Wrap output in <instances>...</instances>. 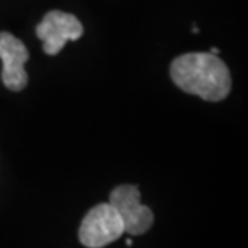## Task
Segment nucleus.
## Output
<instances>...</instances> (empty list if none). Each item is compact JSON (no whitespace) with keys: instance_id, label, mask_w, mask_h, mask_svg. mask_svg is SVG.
<instances>
[{"instance_id":"f257e3e1","label":"nucleus","mask_w":248,"mask_h":248,"mask_svg":"<svg viewBox=\"0 0 248 248\" xmlns=\"http://www.w3.org/2000/svg\"><path fill=\"white\" fill-rule=\"evenodd\" d=\"M171 79L179 89L208 102H219L229 95L232 81L226 63L205 52L186 53L171 64Z\"/></svg>"},{"instance_id":"423d86ee","label":"nucleus","mask_w":248,"mask_h":248,"mask_svg":"<svg viewBox=\"0 0 248 248\" xmlns=\"http://www.w3.org/2000/svg\"><path fill=\"white\" fill-rule=\"evenodd\" d=\"M126 245H127V247H132V239H127V240H126Z\"/></svg>"},{"instance_id":"f03ea898","label":"nucleus","mask_w":248,"mask_h":248,"mask_svg":"<svg viewBox=\"0 0 248 248\" xmlns=\"http://www.w3.org/2000/svg\"><path fill=\"white\" fill-rule=\"evenodd\" d=\"M124 234L121 217L110 203L95 205L84 216L79 227V242L87 248H103Z\"/></svg>"},{"instance_id":"39448f33","label":"nucleus","mask_w":248,"mask_h":248,"mask_svg":"<svg viewBox=\"0 0 248 248\" xmlns=\"http://www.w3.org/2000/svg\"><path fill=\"white\" fill-rule=\"evenodd\" d=\"M29 58L26 46L10 32H0V60H2V81L10 91H23L28 84L24 69Z\"/></svg>"},{"instance_id":"20e7f679","label":"nucleus","mask_w":248,"mask_h":248,"mask_svg":"<svg viewBox=\"0 0 248 248\" xmlns=\"http://www.w3.org/2000/svg\"><path fill=\"white\" fill-rule=\"evenodd\" d=\"M84 29L81 21L71 13L52 10L37 24L36 34L44 44L47 55H57L69 41H78Z\"/></svg>"},{"instance_id":"7ed1b4c3","label":"nucleus","mask_w":248,"mask_h":248,"mask_svg":"<svg viewBox=\"0 0 248 248\" xmlns=\"http://www.w3.org/2000/svg\"><path fill=\"white\" fill-rule=\"evenodd\" d=\"M110 205L115 208L124 226V234L142 235L153 226L152 210L140 203V190L136 186L123 184L113 188Z\"/></svg>"}]
</instances>
